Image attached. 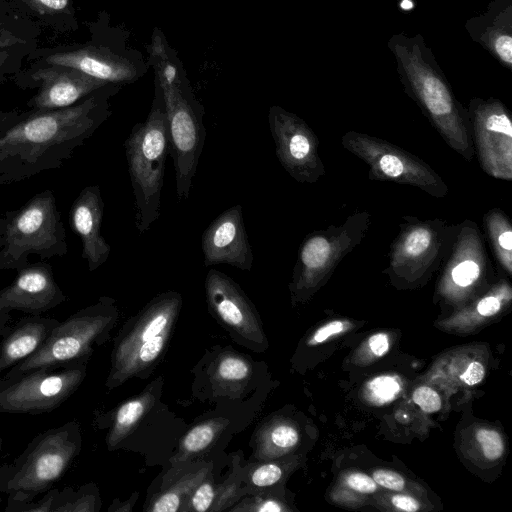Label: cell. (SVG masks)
I'll return each instance as SVG.
<instances>
[{
    "mask_svg": "<svg viewBox=\"0 0 512 512\" xmlns=\"http://www.w3.org/2000/svg\"><path fill=\"white\" fill-rule=\"evenodd\" d=\"M370 397L377 404L392 401L400 392L401 385L394 376H379L368 383Z\"/></svg>",
    "mask_w": 512,
    "mask_h": 512,
    "instance_id": "cell-26",
    "label": "cell"
},
{
    "mask_svg": "<svg viewBox=\"0 0 512 512\" xmlns=\"http://www.w3.org/2000/svg\"><path fill=\"white\" fill-rule=\"evenodd\" d=\"M148 54V65L165 103L177 199L185 201L204 147L205 110L192 90L182 61L159 27L153 29Z\"/></svg>",
    "mask_w": 512,
    "mask_h": 512,
    "instance_id": "cell-2",
    "label": "cell"
},
{
    "mask_svg": "<svg viewBox=\"0 0 512 512\" xmlns=\"http://www.w3.org/2000/svg\"><path fill=\"white\" fill-rule=\"evenodd\" d=\"M470 110L481 132V149L489 170L510 177L512 124L505 106L497 99L471 100Z\"/></svg>",
    "mask_w": 512,
    "mask_h": 512,
    "instance_id": "cell-14",
    "label": "cell"
},
{
    "mask_svg": "<svg viewBox=\"0 0 512 512\" xmlns=\"http://www.w3.org/2000/svg\"><path fill=\"white\" fill-rule=\"evenodd\" d=\"M90 38L83 43L37 47L27 57L30 66L60 65L76 69L98 80L124 86L148 71L142 54L126 47L124 32L110 23L106 11L88 24Z\"/></svg>",
    "mask_w": 512,
    "mask_h": 512,
    "instance_id": "cell-3",
    "label": "cell"
},
{
    "mask_svg": "<svg viewBox=\"0 0 512 512\" xmlns=\"http://www.w3.org/2000/svg\"><path fill=\"white\" fill-rule=\"evenodd\" d=\"M6 228L0 249V270H20L29 256L41 260L68 252L66 231L54 193L45 189L16 210L5 213Z\"/></svg>",
    "mask_w": 512,
    "mask_h": 512,
    "instance_id": "cell-6",
    "label": "cell"
},
{
    "mask_svg": "<svg viewBox=\"0 0 512 512\" xmlns=\"http://www.w3.org/2000/svg\"><path fill=\"white\" fill-rule=\"evenodd\" d=\"M498 245L502 251H506L508 257L510 258V253L512 250V232L510 229H507L498 235Z\"/></svg>",
    "mask_w": 512,
    "mask_h": 512,
    "instance_id": "cell-45",
    "label": "cell"
},
{
    "mask_svg": "<svg viewBox=\"0 0 512 512\" xmlns=\"http://www.w3.org/2000/svg\"><path fill=\"white\" fill-rule=\"evenodd\" d=\"M11 316L9 313L0 312V336L4 337L11 329L9 323Z\"/></svg>",
    "mask_w": 512,
    "mask_h": 512,
    "instance_id": "cell-47",
    "label": "cell"
},
{
    "mask_svg": "<svg viewBox=\"0 0 512 512\" xmlns=\"http://www.w3.org/2000/svg\"><path fill=\"white\" fill-rule=\"evenodd\" d=\"M116 318L114 300L100 297L95 304L59 321L42 345L25 360L9 368L6 375L89 359L94 352L93 345H100L107 339Z\"/></svg>",
    "mask_w": 512,
    "mask_h": 512,
    "instance_id": "cell-8",
    "label": "cell"
},
{
    "mask_svg": "<svg viewBox=\"0 0 512 512\" xmlns=\"http://www.w3.org/2000/svg\"><path fill=\"white\" fill-rule=\"evenodd\" d=\"M182 304L176 291L153 298L115 341L106 386L114 388L156 364L170 337Z\"/></svg>",
    "mask_w": 512,
    "mask_h": 512,
    "instance_id": "cell-7",
    "label": "cell"
},
{
    "mask_svg": "<svg viewBox=\"0 0 512 512\" xmlns=\"http://www.w3.org/2000/svg\"><path fill=\"white\" fill-rule=\"evenodd\" d=\"M255 510L258 512H280L283 508L274 500H265L257 504Z\"/></svg>",
    "mask_w": 512,
    "mask_h": 512,
    "instance_id": "cell-46",
    "label": "cell"
},
{
    "mask_svg": "<svg viewBox=\"0 0 512 512\" xmlns=\"http://www.w3.org/2000/svg\"><path fill=\"white\" fill-rule=\"evenodd\" d=\"M379 169L390 178H400L405 173L404 162L394 154H384L378 160Z\"/></svg>",
    "mask_w": 512,
    "mask_h": 512,
    "instance_id": "cell-37",
    "label": "cell"
},
{
    "mask_svg": "<svg viewBox=\"0 0 512 512\" xmlns=\"http://www.w3.org/2000/svg\"><path fill=\"white\" fill-rule=\"evenodd\" d=\"M2 449H3V439L2 437L0 436V455L2 453Z\"/></svg>",
    "mask_w": 512,
    "mask_h": 512,
    "instance_id": "cell-49",
    "label": "cell"
},
{
    "mask_svg": "<svg viewBox=\"0 0 512 512\" xmlns=\"http://www.w3.org/2000/svg\"><path fill=\"white\" fill-rule=\"evenodd\" d=\"M65 300L51 265L39 261L18 270L15 279L0 290V312L16 310L28 315H41Z\"/></svg>",
    "mask_w": 512,
    "mask_h": 512,
    "instance_id": "cell-12",
    "label": "cell"
},
{
    "mask_svg": "<svg viewBox=\"0 0 512 512\" xmlns=\"http://www.w3.org/2000/svg\"><path fill=\"white\" fill-rule=\"evenodd\" d=\"M347 485L361 493H373L377 489V483L373 478L363 473H352L346 478Z\"/></svg>",
    "mask_w": 512,
    "mask_h": 512,
    "instance_id": "cell-38",
    "label": "cell"
},
{
    "mask_svg": "<svg viewBox=\"0 0 512 512\" xmlns=\"http://www.w3.org/2000/svg\"><path fill=\"white\" fill-rule=\"evenodd\" d=\"M331 247L328 240L322 236L310 237L304 242L299 253L301 274L319 269L327 262Z\"/></svg>",
    "mask_w": 512,
    "mask_h": 512,
    "instance_id": "cell-23",
    "label": "cell"
},
{
    "mask_svg": "<svg viewBox=\"0 0 512 512\" xmlns=\"http://www.w3.org/2000/svg\"><path fill=\"white\" fill-rule=\"evenodd\" d=\"M464 28L472 41L512 71V0H491L486 11L469 18Z\"/></svg>",
    "mask_w": 512,
    "mask_h": 512,
    "instance_id": "cell-17",
    "label": "cell"
},
{
    "mask_svg": "<svg viewBox=\"0 0 512 512\" xmlns=\"http://www.w3.org/2000/svg\"><path fill=\"white\" fill-rule=\"evenodd\" d=\"M99 506L97 487L94 484H86L78 489L72 487L59 489L53 512H95Z\"/></svg>",
    "mask_w": 512,
    "mask_h": 512,
    "instance_id": "cell-21",
    "label": "cell"
},
{
    "mask_svg": "<svg viewBox=\"0 0 512 512\" xmlns=\"http://www.w3.org/2000/svg\"><path fill=\"white\" fill-rule=\"evenodd\" d=\"M41 27L33 24H9L0 22V49L39 46Z\"/></svg>",
    "mask_w": 512,
    "mask_h": 512,
    "instance_id": "cell-22",
    "label": "cell"
},
{
    "mask_svg": "<svg viewBox=\"0 0 512 512\" xmlns=\"http://www.w3.org/2000/svg\"><path fill=\"white\" fill-rule=\"evenodd\" d=\"M476 438L482 447L484 456L489 460L500 458L504 452L502 437L495 430L482 428L477 431Z\"/></svg>",
    "mask_w": 512,
    "mask_h": 512,
    "instance_id": "cell-28",
    "label": "cell"
},
{
    "mask_svg": "<svg viewBox=\"0 0 512 512\" xmlns=\"http://www.w3.org/2000/svg\"><path fill=\"white\" fill-rule=\"evenodd\" d=\"M391 501L396 508L403 511L416 512L420 509L419 502L408 495H394Z\"/></svg>",
    "mask_w": 512,
    "mask_h": 512,
    "instance_id": "cell-44",
    "label": "cell"
},
{
    "mask_svg": "<svg viewBox=\"0 0 512 512\" xmlns=\"http://www.w3.org/2000/svg\"><path fill=\"white\" fill-rule=\"evenodd\" d=\"M479 274V265L472 260L460 262L453 268L451 273L453 281L461 287L471 285L478 278Z\"/></svg>",
    "mask_w": 512,
    "mask_h": 512,
    "instance_id": "cell-32",
    "label": "cell"
},
{
    "mask_svg": "<svg viewBox=\"0 0 512 512\" xmlns=\"http://www.w3.org/2000/svg\"><path fill=\"white\" fill-rule=\"evenodd\" d=\"M216 372L220 379L236 382L242 381L249 376L250 367L243 358L229 355L219 361Z\"/></svg>",
    "mask_w": 512,
    "mask_h": 512,
    "instance_id": "cell-27",
    "label": "cell"
},
{
    "mask_svg": "<svg viewBox=\"0 0 512 512\" xmlns=\"http://www.w3.org/2000/svg\"><path fill=\"white\" fill-rule=\"evenodd\" d=\"M350 323L346 321L334 320L320 327L309 341L310 345H317L333 335L340 334L349 329Z\"/></svg>",
    "mask_w": 512,
    "mask_h": 512,
    "instance_id": "cell-34",
    "label": "cell"
},
{
    "mask_svg": "<svg viewBox=\"0 0 512 512\" xmlns=\"http://www.w3.org/2000/svg\"><path fill=\"white\" fill-rule=\"evenodd\" d=\"M11 81L22 90L36 89L27 101L30 109L54 110L70 107L109 84L76 69L60 65L24 66Z\"/></svg>",
    "mask_w": 512,
    "mask_h": 512,
    "instance_id": "cell-10",
    "label": "cell"
},
{
    "mask_svg": "<svg viewBox=\"0 0 512 512\" xmlns=\"http://www.w3.org/2000/svg\"><path fill=\"white\" fill-rule=\"evenodd\" d=\"M268 123L282 166L295 179H307L310 175L313 146L305 123L277 105L270 107Z\"/></svg>",
    "mask_w": 512,
    "mask_h": 512,
    "instance_id": "cell-16",
    "label": "cell"
},
{
    "mask_svg": "<svg viewBox=\"0 0 512 512\" xmlns=\"http://www.w3.org/2000/svg\"><path fill=\"white\" fill-rule=\"evenodd\" d=\"M60 320L41 315L21 318L3 337L0 345V373L33 354Z\"/></svg>",
    "mask_w": 512,
    "mask_h": 512,
    "instance_id": "cell-18",
    "label": "cell"
},
{
    "mask_svg": "<svg viewBox=\"0 0 512 512\" xmlns=\"http://www.w3.org/2000/svg\"><path fill=\"white\" fill-rule=\"evenodd\" d=\"M370 350L376 356H383L389 350V339L384 333H377L372 335L368 341Z\"/></svg>",
    "mask_w": 512,
    "mask_h": 512,
    "instance_id": "cell-43",
    "label": "cell"
},
{
    "mask_svg": "<svg viewBox=\"0 0 512 512\" xmlns=\"http://www.w3.org/2000/svg\"><path fill=\"white\" fill-rule=\"evenodd\" d=\"M270 443L279 449L295 446L299 436L295 428L287 424H280L272 428L268 437Z\"/></svg>",
    "mask_w": 512,
    "mask_h": 512,
    "instance_id": "cell-29",
    "label": "cell"
},
{
    "mask_svg": "<svg viewBox=\"0 0 512 512\" xmlns=\"http://www.w3.org/2000/svg\"><path fill=\"white\" fill-rule=\"evenodd\" d=\"M124 151L135 202V225L148 231L159 219L161 192L170 140L162 90L154 81V97L147 118L134 125Z\"/></svg>",
    "mask_w": 512,
    "mask_h": 512,
    "instance_id": "cell-4",
    "label": "cell"
},
{
    "mask_svg": "<svg viewBox=\"0 0 512 512\" xmlns=\"http://www.w3.org/2000/svg\"><path fill=\"white\" fill-rule=\"evenodd\" d=\"M0 22L22 25L34 23L17 12L7 0H0Z\"/></svg>",
    "mask_w": 512,
    "mask_h": 512,
    "instance_id": "cell-40",
    "label": "cell"
},
{
    "mask_svg": "<svg viewBox=\"0 0 512 512\" xmlns=\"http://www.w3.org/2000/svg\"><path fill=\"white\" fill-rule=\"evenodd\" d=\"M122 87L109 83L62 109H0V185L61 168L111 116Z\"/></svg>",
    "mask_w": 512,
    "mask_h": 512,
    "instance_id": "cell-1",
    "label": "cell"
},
{
    "mask_svg": "<svg viewBox=\"0 0 512 512\" xmlns=\"http://www.w3.org/2000/svg\"><path fill=\"white\" fill-rule=\"evenodd\" d=\"M430 241L431 235L426 229H416L406 238L404 242V251L408 256H419L429 247Z\"/></svg>",
    "mask_w": 512,
    "mask_h": 512,
    "instance_id": "cell-31",
    "label": "cell"
},
{
    "mask_svg": "<svg viewBox=\"0 0 512 512\" xmlns=\"http://www.w3.org/2000/svg\"><path fill=\"white\" fill-rule=\"evenodd\" d=\"M204 265L229 264L250 271L254 255L246 232L240 204L219 214L201 237Z\"/></svg>",
    "mask_w": 512,
    "mask_h": 512,
    "instance_id": "cell-13",
    "label": "cell"
},
{
    "mask_svg": "<svg viewBox=\"0 0 512 512\" xmlns=\"http://www.w3.org/2000/svg\"><path fill=\"white\" fill-rule=\"evenodd\" d=\"M35 49L34 47L0 49V84L11 80L24 67L27 57Z\"/></svg>",
    "mask_w": 512,
    "mask_h": 512,
    "instance_id": "cell-25",
    "label": "cell"
},
{
    "mask_svg": "<svg viewBox=\"0 0 512 512\" xmlns=\"http://www.w3.org/2000/svg\"><path fill=\"white\" fill-rule=\"evenodd\" d=\"M372 478L377 484L390 490L401 491L405 486L404 478L390 470H376L373 472Z\"/></svg>",
    "mask_w": 512,
    "mask_h": 512,
    "instance_id": "cell-36",
    "label": "cell"
},
{
    "mask_svg": "<svg viewBox=\"0 0 512 512\" xmlns=\"http://www.w3.org/2000/svg\"><path fill=\"white\" fill-rule=\"evenodd\" d=\"M25 18L58 34L78 31L73 0H7Z\"/></svg>",
    "mask_w": 512,
    "mask_h": 512,
    "instance_id": "cell-19",
    "label": "cell"
},
{
    "mask_svg": "<svg viewBox=\"0 0 512 512\" xmlns=\"http://www.w3.org/2000/svg\"><path fill=\"white\" fill-rule=\"evenodd\" d=\"M208 307L229 329L256 345L264 334L252 303L240 286L225 273L210 269L204 282Z\"/></svg>",
    "mask_w": 512,
    "mask_h": 512,
    "instance_id": "cell-11",
    "label": "cell"
},
{
    "mask_svg": "<svg viewBox=\"0 0 512 512\" xmlns=\"http://www.w3.org/2000/svg\"><path fill=\"white\" fill-rule=\"evenodd\" d=\"M104 202L98 185L84 187L69 210V224L82 243V258L95 271L109 258L111 247L101 234Z\"/></svg>",
    "mask_w": 512,
    "mask_h": 512,
    "instance_id": "cell-15",
    "label": "cell"
},
{
    "mask_svg": "<svg viewBox=\"0 0 512 512\" xmlns=\"http://www.w3.org/2000/svg\"><path fill=\"white\" fill-rule=\"evenodd\" d=\"M282 476L281 468L274 463H267L257 467L251 474L250 480L254 486L266 487L273 485Z\"/></svg>",
    "mask_w": 512,
    "mask_h": 512,
    "instance_id": "cell-30",
    "label": "cell"
},
{
    "mask_svg": "<svg viewBox=\"0 0 512 512\" xmlns=\"http://www.w3.org/2000/svg\"><path fill=\"white\" fill-rule=\"evenodd\" d=\"M81 444L76 421L37 434L12 462L0 465V493L19 502L39 497L63 477Z\"/></svg>",
    "mask_w": 512,
    "mask_h": 512,
    "instance_id": "cell-5",
    "label": "cell"
},
{
    "mask_svg": "<svg viewBox=\"0 0 512 512\" xmlns=\"http://www.w3.org/2000/svg\"><path fill=\"white\" fill-rule=\"evenodd\" d=\"M88 359L0 378V413L38 415L57 409L79 388Z\"/></svg>",
    "mask_w": 512,
    "mask_h": 512,
    "instance_id": "cell-9",
    "label": "cell"
},
{
    "mask_svg": "<svg viewBox=\"0 0 512 512\" xmlns=\"http://www.w3.org/2000/svg\"><path fill=\"white\" fill-rule=\"evenodd\" d=\"M413 401L425 412L434 413L441 408L439 394L428 386H420L413 392Z\"/></svg>",
    "mask_w": 512,
    "mask_h": 512,
    "instance_id": "cell-33",
    "label": "cell"
},
{
    "mask_svg": "<svg viewBox=\"0 0 512 512\" xmlns=\"http://www.w3.org/2000/svg\"><path fill=\"white\" fill-rule=\"evenodd\" d=\"M221 424L210 421L195 426L183 438L181 448L186 454H194L204 450L214 440Z\"/></svg>",
    "mask_w": 512,
    "mask_h": 512,
    "instance_id": "cell-24",
    "label": "cell"
},
{
    "mask_svg": "<svg viewBox=\"0 0 512 512\" xmlns=\"http://www.w3.org/2000/svg\"><path fill=\"white\" fill-rule=\"evenodd\" d=\"M152 402L150 394L142 395L126 401L116 410L107 435V445L110 449L115 448L128 435Z\"/></svg>",
    "mask_w": 512,
    "mask_h": 512,
    "instance_id": "cell-20",
    "label": "cell"
},
{
    "mask_svg": "<svg viewBox=\"0 0 512 512\" xmlns=\"http://www.w3.org/2000/svg\"><path fill=\"white\" fill-rule=\"evenodd\" d=\"M485 376V368L478 361L471 362L467 369L460 375V379L467 385H475L482 381Z\"/></svg>",
    "mask_w": 512,
    "mask_h": 512,
    "instance_id": "cell-41",
    "label": "cell"
},
{
    "mask_svg": "<svg viewBox=\"0 0 512 512\" xmlns=\"http://www.w3.org/2000/svg\"><path fill=\"white\" fill-rule=\"evenodd\" d=\"M501 308L500 299L496 296H487L477 305V311L481 316L489 317L495 315Z\"/></svg>",
    "mask_w": 512,
    "mask_h": 512,
    "instance_id": "cell-42",
    "label": "cell"
},
{
    "mask_svg": "<svg viewBox=\"0 0 512 512\" xmlns=\"http://www.w3.org/2000/svg\"><path fill=\"white\" fill-rule=\"evenodd\" d=\"M214 488L209 482L202 483L192 496L194 510L204 512L209 510L214 500Z\"/></svg>",
    "mask_w": 512,
    "mask_h": 512,
    "instance_id": "cell-35",
    "label": "cell"
},
{
    "mask_svg": "<svg viewBox=\"0 0 512 512\" xmlns=\"http://www.w3.org/2000/svg\"><path fill=\"white\" fill-rule=\"evenodd\" d=\"M5 228H6V220H5V218H0V249L3 245Z\"/></svg>",
    "mask_w": 512,
    "mask_h": 512,
    "instance_id": "cell-48",
    "label": "cell"
},
{
    "mask_svg": "<svg viewBox=\"0 0 512 512\" xmlns=\"http://www.w3.org/2000/svg\"><path fill=\"white\" fill-rule=\"evenodd\" d=\"M180 496L172 491H168L158 497L151 507L153 512H176L179 509Z\"/></svg>",
    "mask_w": 512,
    "mask_h": 512,
    "instance_id": "cell-39",
    "label": "cell"
}]
</instances>
